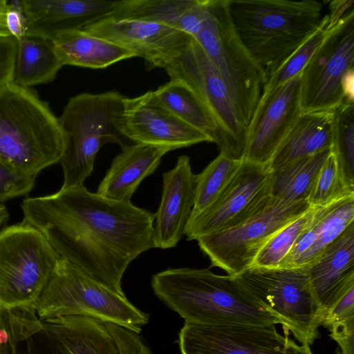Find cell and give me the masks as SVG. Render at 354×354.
I'll use <instances>...</instances> for the list:
<instances>
[{
    "instance_id": "43",
    "label": "cell",
    "mask_w": 354,
    "mask_h": 354,
    "mask_svg": "<svg viewBox=\"0 0 354 354\" xmlns=\"http://www.w3.org/2000/svg\"><path fill=\"white\" fill-rule=\"evenodd\" d=\"M329 13L328 26H331L338 21L345 13L352 7H353L354 1L343 0V1H329Z\"/></svg>"
},
{
    "instance_id": "30",
    "label": "cell",
    "mask_w": 354,
    "mask_h": 354,
    "mask_svg": "<svg viewBox=\"0 0 354 354\" xmlns=\"http://www.w3.org/2000/svg\"><path fill=\"white\" fill-rule=\"evenodd\" d=\"M351 196H354V180L330 150L317 174L307 203L321 207Z\"/></svg>"
},
{
    "instance_id": "20",
    "label": "cell",
    "mask_w": 354,
    "mask_h": 354,
    "mask_svg": "<svg viewBox=\"0 0 354 354\" xmlns=\"http://www.w3.org/2000/svg\"><path fill=\"white\" fill-rule=\"evenodd\" d=\"M162 191L158 210L154 214V247H176L185 235L196 194V175L190 159L180 156L175 167L162 174Z\"/></svg>"
},
{
    "instance_id": "35",
    "label": "cell",
    "mask_w": 354,
    "mask_h": 354,
    "mask_svg": "<svg viewBox=\"0 0 354 354\" xmlns=\"http://www.w3.org/2000/svg\"><path fill=\"white\" fill-rule=\"evenodd\" d=\"M328 26L326 14L319 27L268 77L262 93H269L300 74L313 53L322 42Z\"/></svg>"
},
{
    "instance_id": "38",
    "label": "cell",
    "mask_w": 354,
    "mask_h": 354,
    "mask_svg": "<svg viewBox=\"0 0 354 354\" xmlns=\"http://www.w3.org/2000/svg\"><path fill=\"white\" fill-rule=\"evenodd\" d=\"M205 10L206 0H194V3L179 18L175 28L194 38L201 28Z\"/></svg>"
},
{
    "instance_id": "21",
    "label": "cell",
    "mask_w": 354,
    "mask_h": 354,
    "mask_svg": "<svg viewBox=\"0 0 354 354\" xmlns=\"http://www.w3.org/2000/svg\"><path fill=\"white\" fill-rule=\"evenodd\" d=\"M354 223V196L313 207L290 252L279 268H306Z\"/></svg>"
},
{
    "instance_id": "28",
    "label": "cell",
    "mask_w": 354,
    "mask_h": 354,
    "mask_svg": "<svg viewBox=\"0 0 354 354\" xmlns=\"http://www.w3.org/2000/svg\"><path fill=\"white\" fill-rule=\"evenodd\" d=\"M330 149L299 159L272 172V196L290 203L307 202Z\"/></svg>"
},
{
    "instance_id": "34",
    "label": "cell",
    "mask_w": 354,
    "mask_h": 354,
    "mask_svg": "<svg viewBox=\"0 0 354 354\" xmlns=\"http://www.w3.org/2000/svg\"><path fill=\"white\" fill-rule=\"evenodd\" d=\"M330 150L354 180V102L345 100L333 110Z\"/></svg>"
},
{
    "instance_id": "6",
    "label": "cell",
    "mask_w": 354,
    "mask_h": 354,
    "mask_svg": "<svg viewBox=\"0 0 354 354\" xmlns=\"http://www.w3.org/2000/svg\"><path fill=\"white\" fill-rule=\"evenodd\" d=\"M35 309L38 317L83 316L140 333L149 316L134 306L123 291L88 276L60 257Z\"/></svg>"
},
{
    "instance_id": "37",
    "label": "cell",
    "mask_w": 354,
    "mask_h": 354,
    "mask_svg": "<svg viewBox=\"0 0 354 354\" xmlns=\"http://www.w3.org/2000/svg\"><path fill=\"white\" fill-rule=\"evenodd\" d=\"M106 324L115 342L118 354H152L140 333L113 324Z\"/></svg>"
},
{
    "instance_id": "10",
    "label": "cell",
    "mask_w": 354,
    "mask_h": 354,
    "mask_svg": "<svg viewBox=\"0 0 354 354\" xmlns=\"http://www.w3.org/2000/svg\"><path fill=\"white\" fill-rule=\"evenodd\" d=\"M267 308L283 320L300 344L310 346L324 315L304 268L251 267L236 276Z\"/></svg>"
},
{
    "instance_id": "41",
    "label": "cell",
    "mask_w": 354,
    "mask_h": 354,
    "mask_svg": "<svg viewBox=\"0 0 354 354\" xmlns=\"http://www.w3.org/2000/svg\"><path fill=\"white\" fill-rule=\"evenodd\" d=\"M328 329L330 337L342 350V354H354V317L333 324Z\"/></svg>"
},
{
    "instance_id": "11",
    "label": "cell",
    "mask_w": 354,
    "mask_h": 354,
    "mask_svg": "<svg viewBox=\"0 0 354 354\" xmlns=\"http://www.w3.org/2000/svg\"><path fill=\"white\" fill-rule=\"evenodd\" d=\"M310 207L307 202L290 203L272 196L263 208L241 223L196 241L212 266L236 276L252 266L273 234Z\"/></svg>"
},
{
    "instance_id": "7",
    "label": "cell",
    "mask_w": 354,
    "mask_h": 354,
    "mask_svg": "<svg viewBox=\"0 0 354 354\" xmlns=\"http://www.w3.org/2000/svg\"><path fill=\"white\" fill-rule=\"evenodd\" d=\"M194 39L223 80L247 129L261 97L266 75L234 28L228 0H206L205 17Z\"/></svg>"
},
{
    "instance_id": "24",
    "label": "cell",
    "mask_w": 354,
    "mask_h": 354,
    "mask_svg": "<svg viewBox=\"0 0 354 354\" xmlns=\"http://www.w3.org/2000/svg\"><path fill=\"white\" fill-rule=\"evenodd\" d=\"M332 111L302 112L268 163L272 171L302 158L330 149Z\"/></svg>"
},
{
    "instance_id": "17",
    "label": "cell",
    "mask_w": 354,
    "mask_h": 354,
    "mask_svg": "<svg viewBox=\"0 0 354 354\" xmlns=\"http://www.w3.org/2000/svg\"><path fill=\"white\" fill-rule=\"evenodd\" d=\"M122 132L133 143L165 147L171 151L201 142H212L207 134L164 107L152 91L135 97H125Z\"/></svg>"
},
{
    "instance_id": "12",
    "label": "cell",
    "mask_w": 354,
    "mask_h": 354,
    "mask_svg": "<svg viewBox=\"0 0 354 354\" xmlns=\"http://www.w3.org/2000/svg\"><path fill=\"white\" fill-rule=\"evenodd\" d=\"M165 69L170 79L186 84L210 111L221 136L220 153L243 159L246 129L223 80L196 40L192 38L183 52Z\"/></svg>"
},
{
    "instance_id": "39",
    "label": "cell",
    "mask_w": 354,
    "mask_h": 354,
    "mask_svg": "<svg viewBox=\"0 0 354 354\" xmlns=\"http://www.w3.org/2000/svg\"><path fill=\"white\" fill-rule=\"evenodd\" d=\"M17 46L14 37H0V85L12 81Z\"/></svg>"
},
{
    "instance_id": "32",
    "label": "cell",
    "mask_w": 354,
    "mask_h": 354,
    "mask_svg": "<svg viewBox=\"0 0 354 354\" xmlns=\"http://www.w3.org/2000/svg\"><path fill=\"white\" fill-rule=\"evenodd\" d=\"M40 326L34 308L0 307V354H21L22 342Z\"/></svg>"
},
{
    "instance_id": "31",
    "label": "cell",
    "mask_w": 354,
    "mask_h": 354,
    "mask_svg": "<svg viewBox=\"0 0 354 354\" xmlns=\"http://www.w3.org/2000/svg\"><path fill=\"white\" fill-rule=\"evenodd\" d=\"M242 160L219 153L196 175L195 200L191 215L201 212L213 202L236 172Z\"/></svg>"
},
{
    "instance_id": "3",
    "label": "cell",
    "mask_w": 354,
    "mask_h": 354,
    "mask_svg": "<svg viewBox=\"0 0 354 354\" xmlns=\"http://www.w3.org/2000/svg\"><path fill=\"white\" fill-rule=\"evenodd\" d=\"M234 28L266 80L320 25L316 0H228Z\"/></svg>"
},
{
    "instance_id": "36",
    "label": "cell",
    "mask_w": 354,
    "mask_h": 354,
    "mask_svg": "<svg viewBox=\"0 0 354 354\" xmlns=\"http://www.w3.org/2000/svg\"><path fill=\"white\" fill-rule=\"evenodd\" d=\"M36 176L22 174L0 161V203L28 194Z\"/></svg>"
},
{
    "instance_id": "42",
    "label": "cell",
    "mask_w": 354,
    "mask_h": 354,
    "mask_svg": "<svg viewBox=\"0 0 354 354\" xmlns=\"http://www.w3.org/2000/svg\"><path fill=\"white\" fill-rule=\"evenodd\" d=\"M6 21L10 35L17 41L26 35V21L19 0L8 1Z\"/></svg>"
},
{
    "instance_id": "33",
    "label": "cell",
    "mask_w": 354,
    "mask_h": 354,
    "mask_svg": "<svg viewBox=\"0 0 354 354\" xmlns=\"http://www.w3.org/2000/svg\"><path fill=\"white\" fill-rule=\"evenodd\" d=\"M313 206L279 230L264 244L256 256L251 267L279 268L290 252L299 234L310 218ZM250 267V268H251Z\"/></svg>"
},
{
    "instance_id": "44",
    "label": "cell",
    "mask_w": 354,
    "mask_h": 354,
    "mask_svg": "<svg viewBox=\"0 0 354 354\" xmlns=\"http://www.w3.org/2000/svg\"><path fill=\"white\" fill-rule=\"evenodd\" d=\"M8 6V1L0 0V37L11 36L6 21Z\"/></svg>"
},
{
    "instance_id": "29",
    "label": "cell",
    "mask_w": 354,
    "mask_h": 354,
    "mask_svg": "<svg viewBox=\"0 0 354 354\" xmlns=\"http://www.w3.org/2000/svg\"><path fill=\"white\" fill-rule=\"evenodd\" d=\"M194 0H123L107 17L160 24L175 28Z\"/></svg>"
},
{
    "instance_id": "22",
    "label": "cell",
    "mask_w": 354,
    "mask_h": 354,
    "mask_svg": "<svg viewBox=\"0 0 354 354\" xmlns=\"http://www.w3.org/2000/svg\"><path fill=\"white\" fill-rule=\"evenodd\" d=\"M306 270L313 292L325 316L354 286V223Z\"/></svg>"
},
{
    "instance_id": "14",
    "label": "cell",
    "mask_w": 354,
    "mask_h": 354,
    "mask_svg": "<svg viewBox=\"0 0 354 354\" xmlns=\"http://www.w3.org/2000/svg\"><path fill=\"white\" fill-rule=\"evenodd\" d=\"M274 324L198 325L185 323L178 333L180 354H313L277 330Z\"/></svg>"
},
{
    "instance_id": "40",
    "label": "cell",
    "mask_w": 354,
    "mask_h": 354,
    "mask_svg": "<svg viewBox=\"0 0 354 354\" xmlns=\"http://www.w3.org/2000/svg\"><path fill=\"white\" fill-rule=\"evenodd\" d=\"M354 317V286L348 290L326 313L322 325L329 328L333 324Z\"/></svg>"
},
{
    "instance_id": "18",
    "label": "cell",
    "mask_w": 354,
    "mask_h": 354,
    "mask_svg": "<svg viewBox=\"0 0 354 354\" xmlns=\"http://www.w3.org/2000/svg\"><path fill=\"white\" fill-rule=\"evenodd\" d=\"M22 346L21 354H118L106 323L76 315L41 319Z\"/></svg>"
},
{
    "instance_id": "15",
    "label": "cell",
    "mask_w": 354,
    "mask_h": 354,
    "mask_svg": "<svg viewBox=\"0 0 354 354\" xmlns=\"http://www.w3.org/2000/svg\"><path fill=\"white\" fill-rule=\"evenodd\" d=\"M301 113V73L261 94L246 129L243 159L268 165Z\"/></svg>"
},
{
    "instance_id": "2",
    "label": "cell",
    "mask_w": 354,
    "mask_h": 354,
    "mask_svg": "<svg viewBox=\"0 0 354 354\" xmlns=\"http://www.w3.org/2000/svg\"><path fill=\"white\" fill-rule=\"evenodd\" d=\"M156 296L186 324L285 325L232 275L208 268L167 269L153 275Z\"/></svg>"
},
{
    "instance_id": "1",
    "label": "cell",
    "mask_w": 354,
    "mask_h": 354,
    "mask_svg": "<svg viewBox=\"0 0 354 354\" xmlns=\"http://www.w3.org/2000/svg\"><path fill=\"white\" fill-rule=\"evenodd\" d=\"M21 209L22 221L40 230L60 257L118 291L131 261L155 248L154 214L84 185L26 198Z\"/></svg>"
},
{
    "instance_id": "45",
    "label": "cell",
    "mask_w": 354,
    "mask_h": 354,
    "mask_svg": "<svg viewBox=\"0 0 354 354\" xmlns=\"http://www.w3.org/2000/svg\"><path fill=\"white\" fill-rule=\"evenodd\" d=\"M9 218V213L6 207L0 203V227L7 223Z\"/></svg>"
},
{
    "instance_id": "27",
    "label": "cell",
    "mask_w": 354,
    "mask_h": 354,
    "mask_svg": "<svg viewBox=\"0 0 354 354\" xmlns=\"http://www.w3.org/2000/svg\"><path fill=\"white\" fill-rule=\"evenodd\" d=\"M153 93L164 107L187 124L207 134L212 142L219 147L221 136L212 115L186 84L170 79Z\"/></svg>"
},
{
    "instance_id": "23",
    "label": "cell",
    "mask_w": 354,
    "mask_h": 354,
    "mask_svg": "<svg viewBox=\"0 0 354 354\" xmlns=\"http://www.w3.org/2000/svg\"><path fill=\"white\" fill-rule=\"evenodd\" d=\"M170 149L142 143H133L123 149L112 160L96 194L106 198L131 202L140 183L159 165Z\"/></svg>"
},
{
    "instance_id": "9",
    "label": "cell",
    "mask_w": 354,
    "mask_h": 354,
    "mask_svg": "<svg viewBox=\"0 0 354 354\" xmlns=\"http://www.w3.org/2000/svg\"><path fill=\"white\" fill-rule=\"evenodd\" d=\"M354 6L335 24L301 73L302 112L332 111L353 102Z\"/></svg>"
},
{
    "instance_id": "4",
    "label": "cell",
    "mask_w": 354,
    "mask_h": 354,
    "mask_svg": "<svg viewBox=\"0 0 354 354\" xmlns=\"http://www.w3.org/2000/svg\"><path fill=\"white\" fill-rule=\"evenodd\" d=\"M64 138L59 119L29 88L0 85V161L36 176L59 162Z\"/></svg>"
},
{
    "instance_id": "16",
    "label": "cell",
    "mask_w": 354,
    "mask_h": 354,
    "mask_svg": "<svg viewBox=\"0 0 354 354\" xmlns=\"http://www.w3.org/2000/svg\"><path fill=\"white\" fill-rule=\"evenodd\" d=\"M82 30L133 51L145 60L149 70L165 68L192 38L167 25L111 17L101 19Z\"/></svg>"
},
{
    "instance_id": "25",
    "label": "cell",
    "mask_w": 354,
    "mask_h": 354,
    "mask_svg": "<svg viewBox=\"0 0 354 354\" xmlns=\"http://www.w3.org/2000/svg\"><path fill=\"white\" fill-rule=\"evenodd\" d=\"M52 41L63 66L105 68L123 59L137 57L133 51L83 30L63 32Z\"/></svg>"
},
{
    "instance_id": "19",
    "label": "cell",
    "mask_w": 354,
    "mask_h": 354,
    "mask_svg": "<svg viewBox=\"0 0 354 354\" xmlns=\"http://www.w3.org/2000/svg\"><path fill=\"white\" fill-rule=\"evenodd\" d=\"M26 35L53 41L59 35L109 17L120 1L19 0Z\"/></svg>"
},
{
    "instance_id": "8",
    "label": "cell",
    "mask_w": 354,
    "mask_h": 354,
    "mask_svg": "<svg viewBox=\"0 0 354 354\" xmlns=\"http://www.w3.org/2000/svg\"><path fill=\"white\" fill-rule=\"evenodd\" d=\"M60 256L28 223L0 230V307L34 308Z\"/></svg>"
},
{
    "instance_id": "13",
    "label": "cell",
    "mask_w": 354,
    "mask_h": 354,
    "mask_svg": "<svg viewBox=\"0 0 354 354\" xmlns=\"http://www.w3.org/2000/svg\"><path fill=\"white\" fill-rule=\"evenodd\" d=\"M272 172L267 164L243 159L236 172L213 202L190 216L187 240L222 232L245 221L263 208L272 198Z\"/></svg>"
},
{
    "instance_id": "5",
    "label": "cell",
    "mask_w": 354,
    "mask_h": 354,
    "mask_svg": "<svg viewBox=\"0 0 354 354\" xmlns=\"http://www.w3.org/2000/svg\"><path fill=\"white\" fill-rule=\"evenodd\" d=\"M125 97L111 91L82 93L69 99L58 118L64 138L59 160L64 173L62 189L84 185L103 145L115 143L123 149L133 144L122 132Z\"/></svg>"
},
{
    "instance_id": "26",
    "label": "cell",
    "mask_w": 354,
    "mask_h": 354,
    "mask_svg": "<svg viewBox=\"0 0 354 354\" xmlns=\"http://www.w3.org/2000/svg\"><path fill=\"white\" fill-rule=\"evenodd\" d=\"M62 66L52 41L24 35L17 41L11 82L25 88L46 84Z\"/></svg>"
}]
</instances>
